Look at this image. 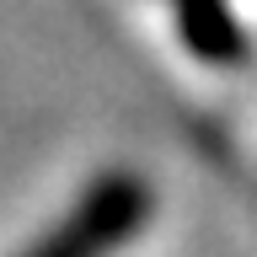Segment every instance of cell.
Wrapping results in <instances>:
<instances>
[{"label": "cell", "mask_w": 257, "mask_h": 257, "mask_svg": "<svg viewBox=\"0 0 257 257\" xmlns=\"http://www.w3.org/2000/svg\"><path fill=\"white\" fill-rule=\"evenodd\" d=\"M150 214V188H145L140 177H102L75 209H70V220L54 230L48 241H38L27 257H102L112 252L123 236H134Z\"/></svg>", "instance_id": "6da1fadb"}]
</instances>
